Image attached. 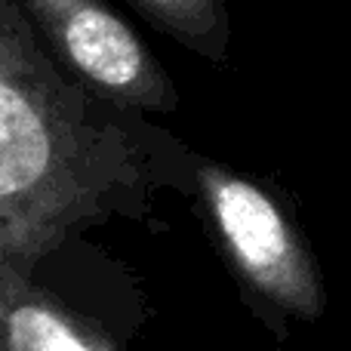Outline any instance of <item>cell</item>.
<instances>
[{"label": "cell", "instance_id": "6da1fadb", "mask_svg": "<svg viewBox=\"0 0 351 351\" xmlns=\"http://www.w3.org/2000/svg\"><path fill=\"white\" fill-rule=\"evenodd\" d=\"M43 34L77 77L117 105L170 111L176 93L158 59L102 0H28Z\"/></svg>", "mask_w": 351, "mask_h": 351}, {"label": "cell", "instance_id": "7a4b0ae2", "mask_svg": "<svg viewBox=\"0 0 351 351\" xmlns=\"http://www.w3.org/2000/svg\"><path fill=\"white\" fill-rule=\"evenodd\" d=\"M200 185L231 256L247 278L278 302L315 315L321 302L315 274L280 206L259 185L219 167L200 170Z\"/></svg>", "mask_w": 351, "mask_h": 351}, {"label": "cell", "instance_id": "3957f363", "mask_svg": "<svg viewBox=\"0 0 351 351\" xmlns=\"http://www.w3.org/2000/svg\"><path fill=\"white\" fill-rule=\"evenodd\" d=\"M59 145L47 102L0 49V216L28 213L56 191Z\"/></svg>", "mask_w": 351, "mask_h": 351}, {"label": "cell", "instance_id": "277c9868", "mask_svg": "<svg viewBox=\"0 0 351 351\" xmlns=\"http://www.w3.org/2000/svg\"><path fill=\"white\" fill-rule=\"evenodd\" d=\"M10 351H111L102 342L80 333L59 311L40 302H22L6 315Z\"/></svg>", "mask_w": 351, "mask_h": 351}, {"label": "cell", "instance_id": "5b68a950", "mask_svg": "<svg viewBox=\"0 0 351 351\" xmlns=\"http://www.w3.org/2000/svg\"><path fill=\"white\" fill-rule=\"evenodd\" d=\"M154 25L170 31L173 37L200 43L222 28V0H133Z\"/></svg>", "mask_w": 351, "mask_h": 351}]
</instances>
